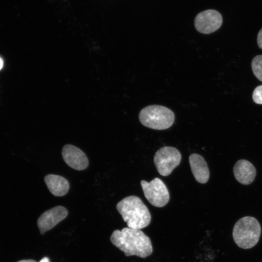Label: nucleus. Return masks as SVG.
Returning a JSON list of instances; mask_svg holds the SVG:
<instances>
[{
	"instance_id": "f257e3e1",
	"label": "nucleus",
	"mask_w": 262,
	"mask_h": 262,
	"mask_svg": "<svg viewBox=\"0 0 262 262\" xmlns=\"http://www.w3.org/2000/svg\"><path fill=\"white\" fill-rule=\"evenodd\" d=\"M110 241L126 256L135 255L145 258L153 251L150 239L141 229L124 228L121 230H115Z\"/></svg>"
},
{
	"instance_id": "f03ea898",
	"label": "nucleus",
	"mask_w": 262,
	"mask_h": 262,
	"mask_svg": "<svg viewBox=\"0 0 262 262\" xmlns=\"http://www.w3.org/2000/svg\"><path fill=\"white\" fill-rule=\"evenodd\" d=\"M116 209L128 228L141 229L150 222L151 215L148 209L137 196L125 197L117 204Z\"/></svg>"
},
{
	"instance_id": "7ed1b4c3",
	"label": "nucleus",
	"mask_w": 262,
	"mask_h": 262,
	"mask_svg": "<svg viewBox=\"0 0 262 262\" xmlns=\"http://www.w3.org/2000/svg\"><path fill=\"white\" fill-rule=\"evenodd\" d=\"M261 234V227L258 221L252 216H245L235 224L232 237L240 248L249 249L258 242Z\"/></svg>"
},
{
	"instance_id": "20e7f679",
	"label": "nucleus",
	"mask_w": 262,
	"mask_h": 262,
	"mask_svg": "<svg viewBox=\"0 0 262 262\" xmlns=\"http://www.w3.org/2000/svg\"><path fill=\"white\" fill-rule=\"evenodd\" d=\"M141 124L146 127L157 130L170 128L175 120L173 112L167 107L151 105L142 109L139 114Z\"/></svg>"
},
{
	"instance_id": "39448f33",
	"label": "nucleus",
	"mask_w": 262,
	"mask_h": 262,
	"mask_svg": "<svg viewBox=\"0 0 262 262\" xmlns=\"http://www.w3.org/2000/svg\"><path fill=\"white\" fill-rule=\"evenodd\" d=\"M180 152L172 147H164L155 153L154 163L159 173L163 176L169 175L180 164Z\"/></svg>"
},
{
	"instance_id": "423d86ee",
	"label": "nucleus",
	"mask_w": 262,
	"mask_h": 262,
	"mask_svg": "<svg viewBox=\"0 0 262 262\" xmlns=\"http://www.w3.org/2000/svg\"><path fill=\"white\" fill-rule=\"evenodd\" d=\"M141 185L145 197L153 206L162 207L169 200V194L164 183L160 179L155 178L149 182L142 180Z\"/></svg>"
},
{
	"instance_id": "0eeeda50",
	"label": "nucleus",
	"mask_w": 262,
	"mask_h": 262,
	"mask_svg": "<svg viewBox=\"0 0 262 262\" xmlns=\"http://www.w3.org/2000/svg\"><path fill=\"white\" fill-rule=\"evenodd\" d=\"M222 22V16L218 11L209 9L198 14L195 17L194 24L198 32L209 34L217 30Z\"/></svg>"
},
{
	"instance_id": "6e6552de",
	"label": "nucleus",
	"mask_w": 262,
	"mask_h": 262,
	"mask_svg": "<svg viewBox=\"0 0 262 262\" xmlns=\"http://www.w3.org/2000/svg\"><path fill=\"white\" fill-rule=\"evenodd\" d=\"M67 213V210L62 206L54 207L43 213L37 220V226L40 233L43 235L53 228L64 220Z\"/></svg>"
},
{
	"instance_id": "1a4fd4ad",
	"label": "nucleus",
	"mask_w": 262,
	"mask_h": 262,
	"mask_svg": "<svg viewBox=\"0 0 262 262\" xmlns=\"http://www.w3.org/2000/svg\"><path fill=\"white\" fill-rule=\"evenodd\" d=\"M62 157L65 163L77 170H83L88 166V159L85 153L78 147L70 144L64 146Z\"/></svg>"
},
{
	"instance_id": "9d476101",
	"label": "nucleus",
	"mask_w": 262,
	"mask_h": 262,
	"mask_svg": "<svg viewBox=\"0 0 262 262\" xmlns=\"http://www.w3.org/2000/svg\"><path fill=\"white\" fill-rule=\"evenodd\" d=\"M233 174L236 180L244 185H248L254 180L256 170L254 166L246 160L238 161L233 167Z\"/></svg>"
},
{
	"instance_id": "9b49d317",
	"label": "nucleus",
	"mask_w": 262,
	"mask_h": 262,
	"mask_svg": "<svg viewBox=\"0 0 262 262\" xmlns=\"http://www.w3.org/2000/svg\"><path fill=\"white\" fill-rule=\"evenodd\" d=\"M189 161L196 180L200 183H206L209 179L210 172L207 164L203 157L193 153L189 156Z\"/></svg>"
},
{
	"instance_id": "f8f14e48",
	"label": "nucleus",
	"mask_w": 262,
	"mask_h": 262,
	"mask_svg": "<svg viewBox=\"0 0 262 262\" xmlns=\"http://www.w3.org/2000/svg\"><path fill=\"white\" fill-rule=\"evenodd\" d=\"M44 180L49 191L55 196H63L69 190L68 180L61 176L48 174L45 177Z\"/></svg>"
},
{
	"instance_id": "ddd939ff",
	"label": "nucleus",
	"mask_w": 262,
	"mask_h": 262,
	"mask_svg": "<svg viewBox=\"0 0 262 262\" xmlns=\"http://www.w3.org/2000/svg\"><path fill=\"white\" fill-rule=\"evenodd\" d=\"M251 68L255 77L262 82V55H258L253 58Z\"/></svg>"
},
{
	"instance_id": "4468645a",
	"label": "nucleus",
	"mask_w": 262,
	"mask_h": 262,
	"mask_svg": "<svg viewBox=\"0 0 262 262\" xmlns=\"http://www.w3.org/2000/svg\"><path fill=\"white\" fill-rule=\"evenodd\" d=\"M253 101L258 104H262V85L255 88L252 93Z\"/></svg>"
},
{
	"instance_id": "2eb2a0df",
	"label": "nucleus",
	"mask_w": 262,
	"mask_h": 262,
	"mask_svg": "<svg viewBox=\"0 0 262 262\" xmlns=\"http://www.w3.org/2000/svg\"><path fill=\"white\" fill-rule=\"evenodd\" d=\"M257 44L259 47L262 49V29H261L258 34Z\"/></svg>"
},
{
	"instance_id": "dca6fc26",
	"label": "nucleus",
	"mask_w": 262,
	"mask_h": 262,
	"mask_svg": "<svg viewBox=\"0 0 262 262\" xmlns=\"http://www.w3.org/2000/svg\"><path fill=\"white\" fill-rule=\"evenodd\" d=\"M39 262H50L49 259L48 257H44Z\"/></svg>"
},
{
	"instance_id": "f3484780",
	"label": "nucleus",
	"mask_w": 262,
	"mask_h": 262,
	"mask_svg": "<svg viewBox=\"0 0 262 262\" xmlns=\"http://www.w3.org/2000/svg\"><path fill=\"white\" fill-rule=\"evenodd\" d=\"M17 262H36L35 261L33 260H21V261H18Z\"/></svg>"
},
{
	"instance_id": "a211bd4d",
	"label": "nucleus",
	"mask_w": 262,
	"mask_h": 262,
	"mask_svg": "<svg viewBox=\"0 0 262 262\" xmlns=\"http://www.w3.org/2000/svg\"><path fill=\"white\" fill-rule=\"evenodd\" d=\"M3 66V61L2 59L0 57V70L2 68Z\"/></svg>"
}]
</instances>
